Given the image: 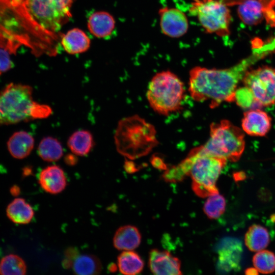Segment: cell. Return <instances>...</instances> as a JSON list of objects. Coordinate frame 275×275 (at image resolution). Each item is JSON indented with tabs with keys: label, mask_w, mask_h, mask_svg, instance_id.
<instances>
[{
	"label": "cell",
	"mask_w": 275,
	"mask_h": 275,
	"mask_svg": "<svg viewBox=\"0 0 275 275\" xmlns=\"http://www.w3.org/2000/svg\"><path fill=\"white\" fill-rule=\"evenodd\" d=\"M91 41L87 35L81 30L74 28L68 31L61 37V44L69 54H75L86 51Z\"/></svg>",
	"instance_id": "17"
},
{
	"label": "cell",
	"mask_w": 275,
	"mask_h": 275,
	"mask_svg": "<svg viewBox=\"0 0 275 275\" xmlns=\"http://www.w3.org/2000/svg\"><path fill=\"white\" fill-rule=\"evenodd\" d=\"M270 242V236L267 229L257 224L251 226L244 236V243L248 249L257 252L265 249Z\"/></svg>",
	"instance_id": "21"
},
{
	"label": "cell",
	"mask_w": 275,
	"mask_h": 275,
	"mask_svg": "<svg viewBox=\"0 0 275 275\" xmlns=\"http://www.w3.org/2000/svg\"><path fill=\"white\" fill-rule=\"evenodd\" d=\"M39 156L44 161H56L63 156V150L60 142L51 136L44 138L38 147Z\"/></svg>",
	"instance_id": "25"
},
{
	"label": "cell",
	"mask_w": 275,
	"mask_h": 275,
	"mask_svg": "<svg viewBox=\"0 0 275 275\" xmlns=\"http://www.w3.org/2000/svg\"><path fill=\"white\" fill-rule=\"evenodd\" d=\"M116 267L117 266L115 264H112L109 266V269L111 272H114L116 270Z\"/></svg>",
	"instance_id": "36"
},
{
	"label": "cell",
	"mask_w": 275,
	"mask_h": 275,
	"mask_svg": "<svg viewBox=\"0 0 275 275\" xmlns=\"http://www.w3.org/2000/svg\"><path fill=\"white\" fill-rule=\"evenodd\" d=\"M242 252L241 243L237 241L228 239L224 241L218 250V269L225 272L238 270Z\"/></svg>",
	"instance_id": "14"
},
{
	"label": "cell",
	"mask_w": 275,
	"mask_h": 275,
	"mask_svg": "<svg viewBox=\"0 0 275 275\" xmlns=\"http://www.w3.org/2000/svg\"><path fill=\"white\" fill-rule=\"evenodd\" d=\"M88 28L90 32L97 38H105L112 33L115 27V20L109 13L97 11L88 18Z\"/></svg>",
	"instance_id": "16"
},
{
	"label": "cell",
	"mask_w": 275,
	"mask_h": 275,
	"mask_svg": "<svg viewBox=\"0 0 275 275\" xmlns=\"http://www.w3.org/2000/svg\"><path fill=\"white\" fill-rule=\"evenodd\" d=\"M39 183L42 189L51 194L62 191L66 186L67 179L62 169L57 165L43 169L39 175Z\"/></svg>",
	"instance_id": "15"
},
{
	"label": "cell",
	"mask_w": 275,
	"mask_h": 275,
	"mask_svg": "<svg viewBox=\"0 0 275 275\" xmlns=\"http://www.w3.org/2000/svg\"><path fill=\"white\" fill-rule=\"evenodd\" d=\"M6 213L10 221L18 224L29 223L34 215L32 206L20 198H15L8 205Z\"/></svg>",
	"instance_id": "20"
},
{
	"label": "cell",
	"mask_w": 275,
	"mask_h": 275,
	"mask_svg": "<svg viewBox=\"0 0 275 275\" xmlns=\"http://www.w3.org/2000/svg\"><path fill=\"white\" fill-rule=\"evenodd\" d=\"M36 103L31 86L8 84L0 92V124H14L33 119Z\"/></svg>",
	"instance_id": "6"
},
{
	"label": "cell",
	"mask_w": 275,
	"mask_h": 275,
	"mask_svg": "<svg viewBox=\"0 0 275 275\" xmlns=\"http://www.w3.org/2000/svg\"><path fill=\"white\" fill-rule=\"evenodd\" d=\"M184 94V85L180 79L170 71H163L157 73L151 80L147 98L155 112L168 116L181 108Z\"/></svg>",
	"instance_id": "5"
},
{
	"label": "cell",
	"mask_w": 275,
	"mask_h": 275,
	"mask_svg": "<svg viewBox=\"0 0 275 275\" xmlns=\"http://www.w3.org/2000/svg\"><path fill=\"white\" fill-rule=\"evenodd\" d=\"M228 7L221 0H191L189 12L206 33L224 37L230 33L231 15Z\"/></svg>",
	"instance_id": "8"
},
{
	"label": "cell",
	"mask_w": 275,
	"mask_h": 275,
	"mask_svg": "<svg viewBox=\"0 0 275 275\" xmlns=\"http://www.w3.org/2000/svg\"><path fill=\"white\" fill-rule=\"evenodd\" d=\"M34 146L33 137L24 131L14 133L7 142V147L10 154L17 159H23L28 156Z\"/></svg>",
	"instance_id": "19"
},
{
	"label": "cell",
	"mask_w": 275,
	"mask_h": 275,
	"mask_svg": "<svg viewBox=\"0 0 275 275\" xmlns=\"http://www.w3.org/2000/svg\"><path fill=\"white\" fill-rule=\"evenodd\" d=\"M245 273L246 274H257L258 273V270L254 268H249L245 270Z\"/></svg>",
	"instance_id": "35"
},
{
	"label": "cell",
	"mask_w": 275,
	"mask_h": 275,
	"mask_svg": "<svg viewBox=\"0 0 275 275\" xmlns=\"http://www.w3.org/2000/svg\"><path fill=\"white\" fill-rule=\"evenodd\" d=\"M152 163L155 167L158 169H164L166 168L164 163L158 157L154 158L152 160Z\"/></svg>",
	"instance_id": "33"
},
{
	"label": "cell",
	"mask_w": 275,
	"mask_h": 275,
	"mask_svg": "<svg viewBox=\"0 0 275 275\" xmlns=\"http://www.w3.org/2000/svg\"><path fill=\"white\" fill-rule=\"evenodd\" d=\"M51 113V108L49 106L36 102L33 113V119L45 118Z\"/></svg>",
	"instance_id": "31"
},
{
	"label": "cell",
	"mask_w": 275,
	"mask_h": 275,
	"mask_svg": "<svg viewBox=\"0 0 275 275\" xmlns=\"http://www.w3.org/2000/svg\"><path fill=\"white\" fill-rule=\"evenodd\" d=\"M13 66V63L8 51L3 48L0 49V75L9 70Z\"/></svg>",
	"instance_id": "30"
},
{
	"label": "cell",
	"mask_w": 275,
	"mask_h": 275,
	"mask_svg": "<svg viewBox=\"0 0 275 275\" xmlns=\"http://www.w3.org/2000/svg\"><path fill=\"white\" fill-rule=\"evenodd\" d=\"M270 116L260 108L248 109L244 112L241 120L242 130L252 136H264L271 128Z\"/></svg>",
	"instance_id": "13"
},
{
	"label": "cell",
	"mask_w": 275,
	"mask_h": 275,
	"mask_svg": "<svg viewBox=\"0 0 275 275\" xmlns=\"http://www.w3.org/2000/svg\"><path fill=\"white\" fill-rule=\"evenodd\" d=\"M67 145L71 151L78 156L87 155L94 145L91 133L86 130H77L69 138Z\"/></svg>",
	"instance_id": "22"
},
{
	"label": "cell",
	"mask_w": 275,
	"mask_h": 275,
	"mask_svg": "<svg viewBox=\"0 0 275 275\" xmlns=\"http://www.w3.org/2000/svg\"><path fill=\"white\" fill-rule=\"evenodd\" d=\"M252 261L259 272L268 274L275 271V254L271 251L264 249L257 252Z\"/></svg>",
	"instance_id": "27"
},
{
	"label": "cell",
	"mask_w": 275,
	"mask_h": 275,
	"mask_svg": "<svg viewBox=\"0 0 275 275\" xmlns=\"http://www.w3.org/2000/svg\"><path fill=\"white\" fill-rule=\"evenodd\" d=\"M160 26L162 33L171 38H179L184 35L188 28L186 15L175 8L164 7L159 10Z\"/></svg>",
	"instance_id": "11"
},
{
	"label": "cell",
	"mask_w": 275,
	"mask_h": 275,
	"mask_svg": "<svg viewBox=\"0 0 275 275\" xmlns=\"http://www.w3.org/2000/svg\"><path fill=\"white\" fill-rule=\"evenodd\" d=\"M149 266L151 272L154 274H182L179 259L166 251L151 250L149 255Z\"/></svg>",
	"instance_id": "12"
},
{
	"label": "cell",
	"mask_w": 275,
	"mask_h": 275,
	"mask_svg": "<svg viewBox=\"0 0 275 275\" xmlns=\"http://www.w3.org/2000/svg\"><path fill=\"white\" fill-rule=\"evenodd\" d=\"M194 149L202 154L237 161L245 149L244 131L228 120L213 123L210 126L208 141L203 145Z\"/></svg>",
	"instance_id": "3"
},
{
	"label": "cell",
	"mask_w": 275,
	"mask_h": 275,
	"mask_svg": "<svg viewBox=\"0 0 275 275\" xmlns=\"http://www.w3.org/2000/svg\"><path fill=\"white\" fill-rule=\"evenodd\" d=\"M234 101L237 105L244 109L260 108L251 91L244 86L237 88L235 93Z\"/></svg>",
	"instance_id": "29"
},
{
	"label": "cell",
	"mask_w": 275,
	"mask_h": 275,
	"mask_svg": "<svg viewBox=\"0 0 275 275\" xmlns=\"http://www.w3.org/2000/svg\"><path fill=\"white\" fill-rule=\"evenodd\" d=\"M271 52L269 45L263 43L254 47L251 54L231 67H194L189 72L188 84L191 97L198 102L208 101L212 108L224 102H234L237 85L246 71Z\"/></svg>",
	"instance_id": "1"
},
{
	"label": "cell",
	"mask_w": 275,
	"mask_h": 275,
	"mask_svg": "<svg viewBox=\"0 0 275 275\" xmlns=\"http://www.w3.org/2000/svg\"><path fill=\"white\" fill-rule=\"evenodd\" d=\"M275 0H244L238 5L237 13L241 20L248 25H256L269 16L275 17Z\"/></svg>",
	"instance_id": "10"
},
{
	"label": "cell",
	"mask_w": 275,
	"mask_h": 275,
	"mask_svg": "<svg viewBox=\"0 0 275 275\" xmlns=\"http://www.w3.org/2000/svg\"><path fill=\"white\" fill-rule=\"evenodd\" d=\"M242 81L252 92L260 108L275 104V68L262 66L249 69Z\"/></svg>",
	"instance_id": "9"
},
{
	"label": "cell",
	"mask_w": 275,
	"mask_h": 275,
	"mask_svg": "<svg viewBox=\"0 0 275 275\" xmlns=\"http://www.w3.org/2000/svg\"><path fill=\"white\" fill-rule=\"evenodd\" d=\"M207 198L203 206L205 214L210 219L218 218L226 209V202L225 198L219 192Z\"/></svg>",
	"instance_id": "28"
},
{
	"label": "cell",
	"mask_w": 275,
	"mask_h": 275,
	"mask_svg": "<svg viewBox=\"0 0 275 275\" xmlns=\"http://www.w3.org/2000/svg\"><path fill=\"white\" fill-rule=\"evenodd\" d=\"M74 1L25 0V5L36 24L53 36L71 18Z\"/></svg>",
	"instance_id": "7"
},
{
	"label": "cell",
	"mask_w": 275,
	"mask_h": 275,
	"mask_svg": "<svg viewBox=\"0 0 275 275\" xmlns=\"http://www.w3.org/2000/svg\"><path fill=\"white\" fill-rule=\"evenodd\" d=\"M227 161L226 158L202 154L193 149L181 163L191 178L194 193L207 198L218 193L216 183Z\"/></svg>",
	"instance_id": "4"
},
{
	"label": "cell",
	"mask_w": 275,
	"mask_h": 275,
	"mask_svg": "<svg viewBox=\"0 0 275 275\" xmlns=\"http://www.w3.org/2000/svg\"><path fill=\"white\" fill-rule=\"evenodd\" d=\"M141 239V233L136 227L126 225L116 231L113 238V244L118 250L132 251L140 245Z\"/></svg>",
	"instance_id": "18"
},
{
	"label": "cell",
	"mask_w": 275,
	"mask_h": 275,
	"mask_svg": "<svg viewBox=\"0 0 275 275\" xmlns=\"http://www.w3.org/2000/svg\"><path fill=\"white\" fill-rule=\"evenodd\" d=\"M26 272L24 261L19 256L9 254L0 261V274L3 275H24Z\"/></svg>",
	"instance_id": "26"
},
{
	"label": "cell",
	"mask_w": 275,
	"mask_h": 275,
	"mask_svg": "<svg viewBox=\"0 0 275 275\" xmlns=\"http://www.w3.org/2000/svg\"><path fill=\"white\" fill-rule=\"evenodd\" d=\"M71 268L78 275L98 274L102 270L101 262L96 256L91 254L78 255L73 261Z\"/></svg>",
	"instance_id": "24"
},
{
	"label": "cell",
	"mask_w": 275,
	"mask_h": 275,
	"mask_svg": "<svg viewBox=\"0 0 275 275\" xmlns=\"http://www.w3.org/2000/svg\"><path fill=\"white\" fill-rule=\"evenodd\" d=\"M117 265L121 273L134 275L143 270L144 263L137 253L132 250L124 251L118 257Z\"/></svg>",
	"instance_id": "23"
},
{
	"label": "cell",
	"mask_w": 275,
	"mask_h": 275,
	"mask_svg": "<svg viewBox=\"0 0 275 275\" xmlns=\"http://www.w3.org/2000/svg\"><path fill=\"white\" fill-rule=\"evenodd\" d=\"M78 255L79 252L76 248H68L65 253V256L62 262L63 267L66 269L71 268L73 261Z\"/></svg>",
	"instance_id": "32"
},
{
	"label": "cell",
	"mask_w": 275,
	"mask_h": 275,
	"mask_svg": "<svg viewBox=\"0 0 275 275\" xmlns=\"http://www.w3.org/2000/svg\"><path fill=\"white\" fill-rule=\"evenodd\" d=\"M226 3L228 6L236 5H238L241 2L244 0H221Z\"/></svg>",
	"instance_id": "34"
},
{
	"label": "cell",
	"mask_w": 275,
	"mask_h": 275,
	"mask_svg": "<svg viewBox=\"0 0 275 275\" xmlns=\"http://www.w3.org/2000/svg\"><path fill=\"white\" fill-rule=\"evenodd\" d=\"M156 133L154 126L139 116L123 118L114 135L117 150L131 160L145 156L158 144Z\"/></svg>",
	"instance_id": "2"
}]
</instances>
